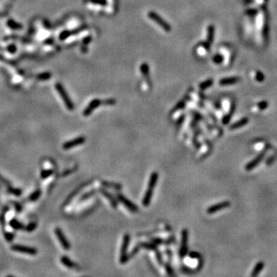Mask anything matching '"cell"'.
Returning a JSON list of instances; mask_svg holds the SVG:
<instances>
[{
    "instance_id": "1",
    "label": "cell",
    "mask_w": 277,
    "mask_h": 277,
    "mask_svg": "<svg viewBox=\"0 0 277 277\" xmlns=\"http://www.w3.org/2000/svg\"><path fill=\"white\" fill-rule=\"evenodd\" d=\"M130 243V236L128 233L125 234L122 239V243L121 249H120V257L119 261L121 263H125L129 260V256L127 254V250H128V246Z\"/></svg>"
},
{
    "instance_id": "2",
    "label": "cell",
    "mask_w": 277,
    "mask_h": 277,
    "mask_svg": "<svg viewBox=\"0 0 277 277\" xmlns=\"http://www.w3.org/2000/svg\"><path fill=\"white\" fill-rule=\"evenodd\" d=\"M56 89L57 90L58 93L59 94V96H61L62 99L64 102L65 105L67 107V109H69V110H73L74 109V105H73V102L71 101L69 96H68V94L66 93V90H64L63 86L59 83H56Z\"/></svg>"
},
{
    "instance_id": "3",
    "label": "cell",
    "mask_w": 277,
    "mask_h": 277,
    "mask_svg": "<svg viewBox=\"0 0 277 277\" xmlns=\"http://www.w3.org/2000/svg\"><path fill=\"white\" fill-rule=\"evenodd\" d=\"M188 236L189 233L188 230L184 229L182 231V238H181V247L179 249V256L181 258H184L188 253Z\"/></svg>"
},
{
    "instance_id": "4",
    "label": "cell",
    "mask_w": 277,
    "mask_h": 277,
    "mask_svg": "<svg viewBox=\"0 0 277 277\" xmlns=\"http://www.w3.org/2000/svg\"><path fill=\"white\" fill-rule=\"evenodd\" d=\"M149 17L152 19V21H154L155 22L158 24L159 26H161L162 29L166 31V32H169L171 30L170 25L162 19V17L159 16L157 13H155V12H150L149 13Z\"/></svg>"
},
{
    "instance_id": "5",
    "label": "cell",
    "mask_w": 277,
    "mask_h": 277,
    "mask_svg": "<svg viewBox=\"0 0 277 277\" xmlns=\"http://www.w3.org/2000/svg\"><path fill=\"white\" fill-rule=\"evenodd\" d=\"M117 200L122 203V205H124L129 211L132 212V213H136L138 211V206H135L132 201L128 200L124 195L121 194V193H118L117 194Z\"/></svg>"
},
{
    "instance_id": "6",
    "label": "cell",
    "mask_w": 277,
    "mask_h": 277,
    "mask_svg": "<svg viewBox=\"0 0 277 277\" xmlns=\"http://www.w3.org/2000/svg\"><path fill=\"white\" fill-rule=\"evenodd\" d=\"M11 249H12V250H13V251H15V252L21 253L24 254H28V255L31 256L36 255L38 253V251L35 248L25 246L22 245H13L11 247Z\"/></svg>"
},
{
    "instance_id": "7",
    "label": "cell",
    "mask_w": 277,
    "mask_h": 277,
    "mask_svg": "<svg viewBox=\"0 0 277 277\" xmlns=\"http://www.w3.org/2000/svg\"><path fill=\"white\" fill-rule=\"evenodd\" d=\"M230 205H231V203H230V201L221 202V203H219L217 204L213 205V206L208 207L207 210H206V213L208 214H213V213H216L217 212L221 211V210H224V209L230 207Z\"/></svg>"
},
{
    "instance_id": "8",
    "label": "cell",
    "mask_w": 277,
    "mask_h": 277,
    "mask_svg": "<svg viewBox=\"0 0 277 277\" xmlns=\"http://www.w3.org/2000/svg\"><path fill=\"white\" fill-rule=\"evenodd\" d=\"M266 152H267V149H264L263 151H262L260 153L257 155L255 159H253L252 161H250L249 162H248V163H247L245 166L246 170L250 171V170H252V169H255V168L257 166V165H258L259 163H260L261 161H262V159H263V157L265 156Z\"/></svg>"
},
{
    "instance_id": "9",
    "label": "cell",
    "mask_w": 277,
    "mask_h": 277,
    "mask_svg": "<svg viewBox=\"0 0 277 277\" xmlns=\"http://www.w3.org/2000/svg\"><path fill=\"white\" fill-rule=\"evenodd\" d=\"M86 141V138L83 136H80L77 137V138H75L72 140H69L68 142H66L63 145V148L65 149V150H68V149H71L74 147L78 146V145H80L82 144H83Z\"/></svg>"
},
{
    "instance_id": "10",
    "label": "cell",
    "mask_w": 277,
    "mask_h": 277,
    "mask_svg": "<svg viewBox=\"0 0 277 277\" xmlns=\"http://www.w3.org/2000/svg\"><path fill=\"white\" fill-rule=\"evenodd\" d=\"M55 233H56V236H57L58 240H59V243L62 245L63 248L66 250H69L70 249V243H69V242L68 241L66 237L65 236L64 233H63V230L59 228H56L55 230Z\"/></svg>"
},
{
    "instance_id": "11",
    "label": "cell",
    "mask_w": 277,
    "mask_h": 277,
    "mask_svg": "<svg viewBox=\"0 0 277 277\" xmlns=\"http://www.w3.org/2000/svg\"><path fill=\"white\" fill-rule=\"evenodd\" d=\"M102 104V102L100 101L99 99H93V101L90 102V103L89 104V106L85 109L84 112H83V115L85 116H90V114L92 113L93 112V110L96 109L97 107L99 106L100 105Z\"/></svg>"
},
{
    "instance_id": "12",
    "label": "cell",
    "mask_w": 277,
    "mask_h": 277,
    "mask_svg": "<svg viewBox=\"0 0 277 277\" xmlns=\"http://www.w3.org/2000/svg\"><path fill=\"white\" fill-rule=\"evenodd\" d=\"M99 192L101 193V194L103 195V196H105L107 200L110 202V203H111V205L112 207L116 208L117 206H118V203H117L116 199V198L114 197V196H112L111 193H109L107 190H106V189H100Z\"/></svg>"
},
{
    "instance_id": "13",
    "label": "cell",
    "mask_w": 277,
    "mask_h": 277,
    "mask_svg": "<svg viewBox=\"0 0 277 277\" xmlns=\"http://www.w3.org/2000/svg\"><path fill=\"white\" fill-rule=\"evenodd\" d=\"M152 194H153V189L148 188L146 191H145L143 199H142V205H143L144 206H149V204H150L151 203V200H152Z\"/></svg>"
},
{
    "instance_id": "14",
    "label": "cell",
    "mask_w": 277,
    "mask_h": 277,
    "mask_svg": "<svg viewBox=\"0 0 277 277\" xmlns=\"http://www.w3.org/2000/svg\"><path fill=\"white\" fill-rule=\"evenodd\" d=\"M240 80V79L239 77H229V78H225L223 79L220 81V84L222 86H227V85H232L235 84V83H238Z\"/></svg>"
},
{
    "instance_id": "15",
    "label": "cell",
    "mask_w": 277,
    "mask_h": 277,
    "mask_svg": "<svg viewBox=\"0 0 277 277\" xmlns=\"http://www.w3.org/2000/svg\"><path fill=\"white\" fill-rule=\"evenodd\" d=\"M249 122V119L247 117H245V118L241 119L240 120L236 122L235 123H233V125L230 126V129L231 130H234V129H237L239 128H241V127L244 126V125H246L247 123Z\"/></svg>"
},
{
    "instance_id": "16",
    "label": "cell",
    "mask_w": 277,
    "mask_h": 277,
    "mask_svg": "<svg viewBox=\"0 0 277 277\" xmlns=\"http://www.w3.org/2000/svg\"><path fill=\"white\" fill-rule=\"evenodd\" d=\"M158 178H159V175L156 172H153L151 174L150 178H149V184H148V188L149 189H155V186H156V183H157L158 181Z\"/></svg>"
},
{
    "instance_id": "17",
    "label": "cell",
    "mask_w": 277,
    "mask_h": 277,
    "mask_svg": "<svg viewBox=\"0 0 277 277\" xmlns=\"http://www.w3.org/2000/svg\"><path fill=\"white\" fill-rule=\"evenodd\" d=\"M61 262L65 266L70 268V269H74V268L77 267V265L75 262H73L69 257L66 256H63L61 257Z\"/></svg>"
},
{
    "instance_id": "18",
    "label": "cell",
    "mask_w": 277,
    "mask_h": 277,
    "mask_svg": "<svg viewBox=\"0 0 277 277\" xmlns=\"http://www.w3.org/2000/svg\"><path fill=\"white\" fill-rule=\"evenodd\" d=\"M264 266H265V264H264V262H258L256 264L255 267H254L253 269V272L250 275L253 277H255V276H257V275H259V274L260 273L261 271L263 269Z\"/></svg>"
},
{
    "instance_id": "19",
    "label": "cell",
    "mask_w": 277,
    "mask_h": 277,
    "mask_svg": "<svg viewBox=\"0 0 277 277\" xmlns=\"http://www.w3.org/2000/svg\"><path fill=\"white\" fill-rule=\"evenodd\" d=\"M7 25H8L10 29H13V30H19V29H22V24L19 23V22H16L15 20H13V19H8V20L7 21Z\"/></svg>"
},
{
    "instance_id": "20",
    "label": "cell",
    "mask_w": 277,
    "mask_h": 277,
    "mask_svg": "<svg viewBox=\"0 0 277 277\" xmlns=\"http://www.w3.org/2000/svg\"><path fill=\"white\" fill-rule=\"evenodd\" d=\"M103 186H105V187H108V188H112V189H116V190H120V189H122V186H121L120 184L116 183H110V182H106V181H103V183H102Z\"/></svg>"
},
{
    "instance_id": "21",
    "label": "cell",
    "mask_w": 277,
    "mask_h": 277,
    "mask_svg": "<svg viewBox=\"0 0 277 277\" xmlns=\"http://www.w3.org/2000/svg\"><path fill=\"white\" fill-rule=\"evenodd\" d=\"M10 226L12 227V228L15 229V230H25V227L24 226L22 223H19L18 220H15V219H13V220H12L10 221Z\"/></svg>"
},
{
    "instance_id": "22",
    "label": "cell",
    "mask_w": 277,
    "mask_h": 277,
    "mask_svg": "<svg viewBox=\"0 0 277 277\" xmlns=\"http://www.w3.org/2000/svg\"><path fill=\"white\" fill-rule=\"evenodd\" d=\"M213 34H214V27L213 25H210L208 27V39H207V45L210 46L213 42Z\"/></svg>"
},
{
    "instance_id": "23",
    "label": "cell",
    "mask_w": 277,
    "mask_h": 277,
    "mask_svg": "<svg viewBox=\"0 0 277 277\" xmlns=\"http://www.w3.org/2000/svg\"><path fill=\"white\" fill-rule=\"evenodd\" d=\"M140 246L149 250H157L156 245H155L154 243H142L140 244Z\"/></svg>"
},
{
    "instance_id": "24",
    "label": "cell",
    "mask_w": 277,
    "mask_h": 277,
    "mask_svg": "<svg viewBox=\"0 0 277 277\" xmlns=\"http://www.w3.org/2000/svg\"><path fill=\"white\" fill-rule=\"evenodd\" d=\"M41 190L40 189H37L36 191H34L32 194L29 196V200L31 201H36L37 200H39V198L41 196Z\"/></svg>"
},
{
    "instance_id": "25",
    "label": "cell",
    "mask_w": 277,
    "mask_h": 277,
    "mask_svg": "<svg viewBox=\"0 0 277 277\" xmlns=\"http://www.w3.org/2000/svg\"><path fill=\"white\" fill-rule=\"evenodd\" d=\"M53 174V169H46V170L42 171L40 176L42 179H47V178H49V176H52Z\"/></svg>"
},
{
    "instance_id": "26",
    "label": "cell",
    "mask_w": 277,
    "mask_h": 277,
    "mask_svg": "<svg viewBox=\"0 0 277 277\" xmlns=\"http://www.w3.org/2000/svg\"><path fill=\"white\" fill-rule=\"evenodd\" d=\"M233 108H235V107L233 106H232L231 110H230V111H231L230 112V113L228 114V115H226V116H225L224 118L223 119V123L224 124V125H226V124H228L229 122H230V119H231L232 114H233Z\"/></svg>"
},
{
    "instance_id": "27",
    "label": "cell",
    "mask_w": 277,
    "mask_h": 277,
    "mask_svg": "<svg viewBox=\"0 0 277 277\" xmlns=\"http://www.w3.org/2000/svg\"><path fill=\"white\" fill-rule=\"evenodd\" d=\"M213 80H207V81H206V82H203V83H202L200 85V89H201V90H206V88H208V87H210V86H212V84H213Z\"/></svg>"
},
{
    "instance_id": "28",
    "label": "cell",
    "mask_w": 277,
    "mask_h": 277,
    "mask_svg": "<svg viewBox=\"0 0 277 277\" xmlns=\"http://www.w3.org/2000/svg\"><path fill=\"white\" fill-rule=\"evenodd\" d=\"M36 226H37V224L36 223H30L28 226H25V230L28 232H32L36 230Z\"/></svg>"
},
{
    "instance_id": "29",
    "label": "cell",
    "mask_w": 277,
    "mask_h": 277,
    "mask_svg": "<svg viewBox=\"0 0 277 277\" xmlns=\"http://www.w3.org/2000/svg\"><path fill=\"white\" fill-rule=\"evenodd\" d=\"M50 77H51V75H50V73H41V74H39V76H37V78L39 80H48V79H49Z\"/></svg>"
},
{
    "instance_id": "30",
    "label": "cell",
    "mask_w": 277,
    "mask_h": 277,
    "mask_svg": "<svg viewBox=\"0 0 277 277\" xmlns=\"http://www.w3.org/2000/svg\"><path fill=\"white\" fill-rule=\"evenodd\" d=\"M257 106L260 110H264L268 107V103L266 101H261L257 104Z\"/></svg>"
},
{
    "instance_id": "31",
    "label": "cell",
    "mask_w": 277,
    "mask_h": 277,
    "mask_svg": "<svg viewBox=\"0 0 277 277\" xmlns=\"http://www.w3.org/2000/svg\"><path fill=\"white\" fill-rule=\"evenodd\" d=\"M141 71L143 73L144 76H149V66H147L146 64H145V63L142 64V66H141Z\"/></svg>"
},
{
    "instance_id": "32",
    "label": "cell",
    "mask_w": 277,
    "mask_h": 277,
    "mask_svg": "<svg viewBox=\"0 0 277 277\" xmlns=\"http://www.w3.org/2000/svg\"><path fill=\"white\" fill-rule=\"evenodd\" d=\"M94 194H95L94 191L90 192V193H86V194H84L83 196H82V198L80 199V201H84V200H87V199H89L90 197H91V196H93V195H94Z\"/></svg>"
},
{
    "instance_id": "33",
    "label": "cell",
    "mask_w": 277,
    "mask_h": 277,
    "mask_svg": "<svg viewBox=\"0 0 277 277\" xmlns=\"http://www.w3.org/2000/svg\"><path fill=\"white\" fill-rule=\"evenodd\" d=\"M7 49L10 53H15L17 50V47L15 44H11L8 46Z\"/></svg>"
},
{
    "instance_id": "34",
    "label": "cell",
    "mask_w": 277,
    "mask_h": 277,
    "mask_svg": "<svg viewBox=\"0 0 277 277\" xmlns=\"http://www.w3.org/2000/svg\"><path fill=\"white\" fill-rule=\"evenodd\" d=\"M166 269L167 273L169 274V275H173V270H172V267L169 265V264H166Z\"/></svg>"
},
{
    "instance_id": "35",
    "label": "cell",
    "mask_w": 277,
    "mask_h": 277,
    "mask_svg": "<svg viewBox=\"0 0 277 277\" xmlns=\"http://www.w3.org/2000/svg\"><path fill=\"white\" fill-rule=\"evenodd\" d=\"M264 78H265V77H264L263 74H262V73H261L260 72H259V73H257V74H256V80H257V81H259V82L263 81Z\"/></svg>"
},
{
    "instance_id": "36",
    "label": "cell",
    "mask_w": 277,
    "mask_h": 277,
    "mask_svg": "<svg viewBox=\"0 0 277 277\" xmlns=\"http://www.w3.org/2000/svg\"><path fill=\"white\" fill-rule=\"evenodd\" d=\"M184 106H185V103H183V102H181V103H178L177 106L175 107L174 109H173V112L176 111V110H178V109H183Z\"/></svg>"
},
{
    "instance_id": "37",
    "label": "cell",
    "mask_w": 277,
    "mask_h": 277,
    "mask_svg": "<svg viewBox=\"0 0 277 277\" xmlns=\"http://www.w3.org/2000/svg\"><path fill=\"white\" fill-rule=\"evenodd\" d=\"M189 256L193 259H200V255L196 252H192L191 253L189 254Z\"/></svg>"
},
{
    "instance_id": "38",
    "label": "cell",
    "mask_w": 277,
    "mask_h": 277,
    "mask_svg": "<svg viewBox=\"0 0 277 277\" xmlns=\"http://www.w3.org/2000/svg\"><path fill=\"white\" fill-rule=\"evenodd\" d=\"M139 247H141V246H140V245L136 246H135V248L133 249V250H132V253H131V254H130V256H129V257H130V256H133L135 255V254H136V253H137V252H138V249H139Z\"/></svg>"
},
{
    "instance_id": "39",
    "label": "cell",
    "mask_w": 277,
    "mask_h": 277,
    "mask_svg": "<svg viewBox=\"0 0 277 277\" xmlns=\"http://www.w3.org/2000/svg\"><path fill=\"white\" fill-rule=\"evenodd\" d=\"M156 258H157V259H158V262H159V263H161V264H162V256H161L160 253H159V252H158L157 250H156Z\"/></svg>"
},
{
    "instance_id": "40",
    "label": "cell",
    "mask_w": 277,
    "mask_h": 277,
    "mask_svg": "<svg viewBox=\"0 0 277 277\" xmlns=\"http://www.w3.org/2000/svg\"><path fill=\"white\" fill-rule=\"evenodd\" d=\"M152 242H153V243L155 244V245H159V244H161V243H163V240H162V239L156 238V239H154V240H152Z\"/></svg>"
},
{
    "instance_id": "41",
    "label": "cell",
    "mask_w": 277,
    "mask_h": 277,
    "mask_svg": "<svg viewBox=\"0 0 277 277\" xmlns=\"http://www.w3.org/2000/svg\"><path fill=\"white\" fill-rule=\"evenodd\" d=\"M5 238H6L7 240H8V241H11V240H12V239H13V235H12L11 233H5Z\"/></svg>"
},
{
    "instance_id": "42",
    "label": "cell",
    "mask_w": 277,
    "mask_h": 277,
    "mask_svg": "<svg viewBox=\"0 0 277 277\" xmlns=\"http://www.w3.org/2000/svg\"><path fill=\"white\" fill-rule=\"evenodd\" d=\"M115 103L116 101L114 99H108L106 102H104V103H106V105H113Z\"/></svg>"
},
{
    "instance_id": "43",
    "label": "cell",
    "mask_w": 277,
    "mask_h": 277,
    "mask_svg": "<svg viewBox=\"0 0 277 277\" xmlns=\"http://www.w3.org/2000/svg\"><path fill=\"white\" fill-rule=\"evenodd\" d=\"M274 159H275V156H272V157L269 158V159H268V161H267V162H266L267 165H270V164H272V162L274 161Z\"/></svg>"
},
{
    "instance_id": "44",
    "label": "cell",
    "mask_w": 277,
    "mask_h": 277,
    "mask_svg": "<svg viewBox=\"0 0 277 277\" xmlns=\"http://www.w3.org/2000/svg\"><path fill=\"white\" fill-rule=\"evenodd\" d=\"M222 60V57L220 56H217L216 58H215L214 61L215 63H220Z\"/></svg>"
}]
</instances>
